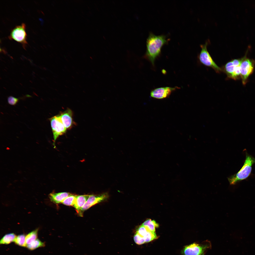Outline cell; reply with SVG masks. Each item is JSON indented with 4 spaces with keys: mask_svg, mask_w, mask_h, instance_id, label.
<instances>
[{
    "mask_svg": "<svg viewBox=\"0 0 255 255\" xmlns=\"http://www.w3.org/2000/svg\"><path fill=\"white\" fill-rule=\"evenodd\" d=\"M164 35H157L150 33L146 41V50L145 57L153 66L156 58L160 55L161 48L168 42Z\"/></svg>",
    "mask_w": 255,
    "mask_h": 255,
    "instance_id": "1",
    "label": "cell"
},
{
    "mask_svg": "<svg viewBox=\"0 0 255 255\" xmlns=\"http://www.w3.org/2000/svg\"><path fill=\"white\" fill-rule=\"evenodd\" d=\"M255 163V158L246 153V159L241 168L236 173L228 178L230 184H235L247 178L251 174L252 166Z\"/></svg>",
    "mask_w": 255,
    "mask_h": 255,
    "instance_id": "2",
    "label": "cell"
},
{
    "mask_svg": "<svg viewBox=\"0 0 255 255\" xmlns=\"http://www.w3.org/2000/svg\"><path fill=\"white\" fill-rule=\"evenodd\" d=\"M242 58L233 59L224 65L221 68L227 77L234 80L241 78L240 66Z\"/></svg>",
    "mask_w": 255,
    "mask_h": 255,
    "instance_id": "3",
    "label": "cell"
},
{
    "mask_svg": "<svg viewBox=\"0 0 255 255\" xmlns=\"http://www.w3.org/2000/svg\"><path fill=\"white\" fill-rule=\"evenodd\" d=\"M209 43V41L208 40L204 44L200 45L201 50L198 56L199 60L203 64L211 68L216 72L219 73L222 71L221 68L215 63L207 50V46Z\"/></svg>",
    "mask_w": 255,
    "mask_h": 255,
    "instance_id": "4",
    "label": "cell"
},
{
    "mask_svg": "<svg viewBox=\"0 0 255 255\" xmlns=\"http://www.w3.org/2000/svg\"><path fill=\"white\" fill-rule=\"evenodd\" d=\"M242 58L240 66V74L243 84L247 83L249 76L253 72L255 64L253 59L247 58L246 55Z\"/></svg>",
    "mask_w": 255,
    "mask_h": 255,
    "instance_id": "5",
    "label": "cell"
},
{
    "mask_svg": "<svg viewBox=\"0 0 255 255\" xmlns=\"http://www.w3.org/2000/svg\"><path fill=\"white\" fill-rule=\"evenodd\" d=\"M49 120L53 135V144L55 147V143L56 140L59 136L65 133L67 129L62 122L60 115L54 116L50 118Z\"/></svg>",
    "mask_w": 255,
    "mask_h": 255,
    "instance_id": "6",
    "label": "cell"
},
{
    "mask_svg": "<svg viewBox=\"0 0 255 255\" xmlns=\"http://www.w3.org/2000/svg\"><path fill=\"white\" fill-rule=\"evenodd\" d=\"M26 25L24 23L15 26L11 30L8 38L13 39L22 44L25 49L27 43V34L25 31Z\"/></svg>",
    "mask_w": 255,
    "mask_h": 255,
    "instance_id": "7",
    "label": "cell"
},
{
    "mask_svg": "<svg viewBox=\"0 0 255 255\" xmlns=\"http://www.w3.org/2000/svg\"><path fill=\"white\" fill-rule=\"evenodd\" d=\"M109 196L107 193L98 195H90L87 201L81 209L80 216L82 217L83 212L92 206L107 199Z\"/></svg>",
    "mask_w": 255,
    "mask_h": 255,
    "instance_id": "8",
    "label": "cell"
},
{
    "mask_svg": "<svg viewBox=\"0 0 255 255\" xmlns=\"http://www.w3.org/2000/svg\"><path fill=\"white\" fill-rule=\"evenodd\" d=\"M178 87H166L157 88L153 89L150 93L151 96L153 98L161 99L168 97L172 92L177 89Z\"/></svg>",
    "mask_w": 255,
    "mask_h": 255,
    "instance_id": "9",
    "label": "cell"
},
{
    "mask_svg": "<svg viewBox=\"0 0 255 255\" xmlns=\"http://www.w3.org/2000/svg\"><path fill=\"white\" fill-rule=\"evenodd\" d=\"M204 248L194 243L186 246L184 252L185 255H200L204 251Z\"/></svg>",
    "mask_w": 255,
    "mask_h": 255,
    "instance_id": "10",
    "label": "cell"
},
{
    "mask_svg": "<svg viewBox=\"0 0 255 255\" xmlns=\"http://www.w3.org/2000/svg\"><path fill=\"white\" fill-rule=\"evenodd\" d=\"M62 122L67 129H70L73 123L72 110L68 109L60 114Z\"/></svg>",
    "mask_w": 255,
    "mask_h": 255,
    "instance_id": "11",
    "label": "cell"
},
{
    "mask_svg": "<svg viewBox=\"0 0 255 255\" xmlns=\"http://www.w3.org/2000/svg\"><path fill=\"white\" fill-rule=\"evenodd\" d=\"M90 195H77L74 207L80 216L81 209L84 205Z\"/></svg>",
    "mask_w": 255,
    "mask_h": 255,
    "instance_id": "12",
    "label": "cell"
},
{
    "mask_svg": "<svg viewBox=\"0 0 255 255\" xmlns=\"http://www.w3.org/2000/svg\"><path fill=\"white\" fill-rule=\"evenodd\" d=\"M72 194L67 192L58 193H52L49 195L51 200L56 204L62 203L64 200L68 196Z\"/></svg>",
    "mask_w": 255,
    "mask_h": 255,
    "instance_id": "13",
    "label": "cell"
},
{
    "mask_svg": "<svg viewBox=\"0 0 255 255\" xmlns=\"http://www.w3.org/2000/svg\"><path fill=\"white\" fill-rule=\"evenodd\" d=\"M13 233H10L5 235L1 239L0 244H8L12 242H14L16 237Z\"/></svg>",
    "mask_w": 255,
    "mask_h": 255,
    "instance_id": "14",
    "label": "cell"
},
{
    "mask_svg": "<svg viewBox=\"0 0 255 255\" xmlns=\"http://www.w3.org/2000/svg\"><path fill=\"white\" fill-rule=\"evenodd\" d=\"M45 243L37 238L30 244L27 245L26 247L29 249L33 250L37 248L44 247Z\"/></svg>",
    "mask_w": 255,
    "mask_h": 255,
    "instance_id": "15",
    "label": "cell"
},
{
    "mask_svg": "<svg viewBox=\"0 0 255 255\" xmlns=\"http://www.w3.org/2000/svg\"><path fill=\"white\" fill-rule=\"evenodd\" d=\"M38 229H37L28 234L26 236V246L37 239Z\"/></svg>",
    "mask_w": 255,
    "mask_h": 255,
    "instance_id": "16",
    "label": "cell"
},
{
    "mask_svg": "<svg viewBox=\"0 0 255 255\" xmlns=\"http://www.w3.org/2000/svg\"><path fill=\"white\" fill-rule=\"evenodd\" d=\"M77 195L72 194L66 198L62 203L68 206H73Z\"/></svg>",
    "mask_w": 255,
    "mask_h": 255,
    "instance_id": "17",
    "label": "cell"
},
{
    "mask_svg": "<svg viewBox=\"0 0 255 255\" xmlns=\"http://www.w3.org/2000/svg\"><path fill=\"white\" fill-rule=\"evenodd\" d=\"M26 236L22 234L18 235L16 237L14 242L17 245L22 247H26Z\"/></svg>",
    "mask_w": 255,
    "mask_h": 255,
    "instance_id": "18",
    "label": "cell"
},
{
    "mask_svg": "<svg viewBox=\"0 0 255 255\" xmlns=\"http://www.w3.org/2000/svg\"><path fill=\"white\" fill-rule=\"evenodd\" d=\"M145 242H149L157 238L155 232L149 231L143 237Z\"/></svg>",
    "mask_w": 255,
    "mask_h": 255,
    "instance_id": "19",
    "label": "cell"
},
{
    "mask_svg": "<svg viewBox=\"0 0 255 255\" xmlns=\"http://www.w3.org/2000/svg\"><path fill=\"white\" fill-rule=\"evenodd\" d=\"M150 230L146 227L141 225L138 228L136 233L143 237Z\"/></svg>",
    "mask_w": 255,
    "mask_h": 255,
    "instance_id": "20",
    "label": "cell"
},
{
    "mask_svg": "<svg viewBox=\"0 0 255 255\" xmlns=\"http://www.w3.org/2000/svg\"><path fill=\"white\" fill-rule=\"evenodd\" d=\"M145 226L150 231L155 232V227H158V225L154 220H151L147 225Z\"/></svg>",
    "mask_w": 255,
    "mask_h": 255,
    "instance_id": "21",
    "label": "cell"
},
{
    "mask_svg": "<svg viewBox=\"0 0 255 255\" xmlns=\"http://www.w3.org/2000/svg\"><path fill=\"white\" fill-rule=\"evenodd\" d=\"M134 239L135 242L138 245H141L145 243L143 238L136 233L134 236Z\"/></svg>",
    "mask_w": 255,
    "mask_h": 255,
    "instance_id": "22",
    "label": "cell"
},
{
    "mask_svg": "<svg viewBox=\"0 0 255 255\" xmlns=\"http://www.w3.org/2000/svg\"><path fill=\"white\" fill-rule=\"evenodd\" d=\"M18 99L12 96H10L8 98V103L11 105H16L18 101Z\"/></svg>",
    "mask_w": 255,
    "mask_h": 255,
    "instance_id": "23",
    "label": "cell"
}]
</instances>
